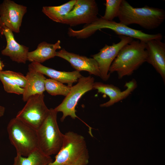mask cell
<instances>
[{"label": "cell", "mask_w": 165, "mask_h": 165, "mask_svg": "<svg viewBox=\"0 0 165 165\" xmlns=\"http://www.w3.org/2000/svg\"><path fill=\"white\" fill-rule=\"evenodd\" d=\"M117 17L120 23L126 26L137 24L146 29L157 28L164 22L165 11L162 9L146 5L135 8L122 0Z\"/></svg>", "instance_id": "obj_1"}, {"label": "cell", "mask_w": 165, "mask_h": 165, "mask_svg": "<svg viewBox=\"0 0 165 165\" xmlns=\"http://www.w3.org/2000/svg\"><path fill=\"white\" fill-rule=\"evenodd\" d=\"M146 57L145 42L133 40L120 50L110 67L109 73L116 72L119 79L130 75L146 62Z\"/></svg>", "instance_id": "obj_2"}, {"label": "cell", "mask_w": 165, "mask_h": 165, "mask_svg": "<svg viewBox=\"0 0 165 165\" xmlns=\"http://www.w3.org/2000/svg\"><path fill=\"white\" fill-rule=\"evenodd\" d=\"M89 155L86 143L82 135L73 131L63 134L62 146L49 165H87Z\"/></svg>", "instance_id": "obj_3"}, {"label": "cell", "mask_w": 165, "mask_h": 165, "mask_svg": "<svg viewBox=\"0 0 165 165\" xmlns=\"http://www.w3.org/2000/svg\"><path fill=\"white\" fill-rule=\"evenodd\" d=\"M103 28L109 29L119 35L129 37L145 42L152 39H162L163 37L160 33L155 34H147L141 30L130 28L120 22L105 20L101 17L98 18L91 24L86 25L80 30H74L70 28L68 34L70 37H76L78 39H84L90 37L98 30Z\"/></svg>", "instance_id": "obj_4"}, {"label": "cell", "mask_w": 165, "mask_h": 165, "mask_svg": "<svg viewBox=\"0 0 165 165\" xmlns=\"http://www.w3.org/2000/svg\"><path fill=\"white\" fill-rule=\"evenodd\" d=\"M7 130L17 154L27 157L38 148L37 130L16 117L9 121Z\"/></svg>", "instance_id": "obj_5"}, {"label": "cell", "mask_w": 165, "mask_h": 165, "mask_svg": "<svg viewBox=\"0 0 165 165\" xmlns=\"http://www.w3.org/2000/svg\"><path fill=\"white\" fill-rule=\"evenodd\" d=\"M57 112L54 108L49 109L46 119L37 129L38 148L50 156L57 153L63 142V134L57 121Z\"/></svg>", "instance_id": "obj_6"}, {"label": "cell", "mask_w": 165, "mask_h": 165, "mask_svg": "<svg viewBox=\"0 0 165 165\" xmlns=\"http://www.w3.org/2000/svg\"><path fill=\"white\" fill-rule=\"evenodd\" d=\"M94 79L89 76H82L77 83L71 87L68 94L65 97L62 102L54 109L57 112H61L62 116L61 118L63 122L68 116L75 119L79 118L76 114L75 108L79 100L82 96L88 91L94 89Z\"/></svg>", "instance_id": "obj_7"}, {"label": "cell", "mask_w": 165, "mask_h": 165, "mask_svg": "<svg viewBox=\"0 0 165 165\" xmlns=\"http://www.w3.org/2000/svg\"><path fill=\"white\" fill-rule=\"evenodd\" d=\"M44 95L31 96L16 117L37 130L46 117L49 111L44 101Z\"/></svg>", "instance_id": "obj_8"}, {"label": "cell", "mask_w": 165, "mask_h": 165, "mask_svg": "<svg viewBox=\"0 0 165 165\" xmlns=\"http://www.w3.org/2000/svg\"><path fill=\"white\" fill-rule=\"evenodd\" d=\"M98 8L94 0H77L72 10L64 17L61 23L74 26L90 24L98 17Z\"/></svg>", "instance_id": "obj_9"}, {"label": "cell", "mask_w": 165, "mask_h": 165, "mask_svg": "<svg viewBox=\"0 0 165 165\" xmlns=\"http://www.w3.org/2000/svg\"><path fill=\"white\" fill-rule=\"evenodd\" d=\"M119 37L120 39L119 42L113 43L111 45L106 44L98 53L91 56L98 64L100 77L104 81L109 78L110 67L120 50L134 40L131 37L123 35H119Z\"/></svg>", "instance_id": "obj_10"}, {"label": "cell", "mask_w": 165, "mask_h": 165, "mask_svg": "<svg viewBox=\"0 0 165 165\" xmlns=\"http://www.w3.org/2000/svg\"><path fill=\"white\" fill-rule=\"evenodd\" d=\"M27 7L10 0H4L0 4V16L5 26L13 32H20L23 18Z\"/></svg>", "instance_id": "obj_11"}, {"label": "cell", "mask_w": 165, "mask_h": 165, "mask_svg": "<svg viewBox=\"0 0 165 165\" xmlns=\"http://www.w3.org/2000/svg\"><path fill=\"white\" fill-rule=\"evenodd\" d=\"M126 89L121 91L118 87L112 84H106L101 82H94L93 88L97 90L99 93L108 96L109 100L100 105L101 107H108L127 97L137 87L136 80L133 79L126 83Z\"/></svg>", "instance_id": "obj_12"}, {"label": "cell", "mask_w": 165, "mask_h": 165, "mask_svg": "<svg viewBox=\"0 0 165 165\" xmlns=\"http://www.w3.org/2000/svg\"><path fill=\"white\" fill-rule=\"evenodd\" d=\"M160 39H152L145 42L146 62L152 66L165 81V44Z\"/></svg>", "instance_id": "obj_13"}, {"label": "cell", "mask_w": 165, "mask_h": 165, "mask_svg": "<svg viewBox=\"0 0 165 165\" xmlns=\"http://www.w3.org/2000/svg\"><path fill=\"white\" fill-rule=\"evenodd\" d=\"M56 56L63 58L68 62L76 71H85L100 77V72L98 64L93 57H88L66 51L64 49L57 51Z\"/></svg>", "instance_id": "obj_14"}, {"label": "cell", "mask_w": 165, "mask_h": 165, "mask_svg": "<svg viewBox=\"0 0 165 165\" xmlns=\"http://www.w3.org/2000/svg\"><path fill=\"white\" fill-rule=\"evenodd\" d=\"M2 35L5 36L7 43L5 48L1 51L2 54L17 63L25 64L28 61L29 48L18 43L15 39L13 32L4 26Z\"/></svg>", "instance_id": "obj_15"}, {"label": "cell", "mask_w": 165, "mask_h": 165, "mask_svg": "<svg viewBox=\"0 0 165 165\" xmlns=\"http://www.w3.org/2000/svg\"><path fill=\"white\" fill-rule=\"evenodd\" d=\"M28 67L47 76L51 79L63 83H66L70 87L82 76L79 72L76 70L71 72L58 71L35 62H32Z\"/></svg>", "instance_id": "obj_16"}, {"label": "cell", "mask_w": 165, "mask_h": 165, "mask_svg": "<svg viewBox=\"0 0 165 165\" xmlns=\"http://www.w3.org/2000/svg\"><path fill=\"white\" fill-rule=\"evenodd\" d=\"M25 76L26 83L22 94V99L26 102L31 96L43 94L45 90V81L46 79L44 75L38 72L28 68Z\"/></svg>", "instance_id": "obj_17"}, {"label": "cell", "mask_w": 165, "mask_h": 165, "mask_svg": "<svg viewBox=\"0 0 165 165\" xmlns=\"http://www.w3.org/2000/svg\"><path fill=\"white\" fill-rule=\"evenodd\" d=\"M61 42L58 40L54 44L43 42L38 45L35 50L29 52L28 54V61L39 63L56 56L57 49L61 48Z\"/></svg>", "instance_id": "obj_18"}, {"label": "cell", "mask_w": 165, "mask_h": 165, "mask_svg": "<svg viewBox=\"0 0 165 165\" xmlns=\"http://www.w3.org/2000/svg\"><path fill=\"white\" fill-rule=\"evenodd\" d=\"M53 161L51 156L46 155L38 148L27 157L16 154L13 165H49Z\"/></svg>", "instance_id": "obj_19"}, {"label": "cell", "mask_w": 165, "mask_h": 165, "mask_svg": "<svg viewBox=\"0 0 165 165\" xmlns=\"http://www.w3.org/2000/svg\"><path fill=\"white\" fill-rule=\"evenodd\" d=\"M77 0H71L62 5L57 6H44L42 11L53 21L61 23L65 16L73 9Z\"/></svg>", "instance_id": "obj_20"}, {"label": "cell", "mask_w": 165, "mask_h": 165, "mask_svg": "<svg viewBox=\"0 0 165 165\" xmlns=\"http://www.w3.org/2000/svg\"><path fill=\"white\" fill-rule=\"evenodd\" d=\"M45 90L52 96L61 95L66 96L69 93L71 87L51 79H46L45 81Z\"/></svg>", "instance_id": "obj_21"}, {"label": "cell", "mask_w": 165, "mask_h": 165, "mask_svg": "<svg viewBox=\"0 0 165 165\" xmlns=\"http://www.w3.org/2000/svg\"><path fill=\"white\" fill-rule=\"evenodd\" d=\"M122 0H106L105 5V10L104 15L101 17L108 21H112L117 17Z\"/></svg>", "instance_id": "obj_22"}, {"label": "cell", "mask_w": 165, "mask_h": 165, "mask_svg": "<svg viewBox=\"0 0 165 165\" xmlns=\"http://www.w3.org/2000/svg\"><path fill=\"white\" fill-rule=\"evenodd\" d=\"M0 80L2 83L4 90L7 93L23 94L24 89L17 86L3 70L0 71Z\"/></svg>", "instance_id": "obj_23"}, {"label": "cell", "mask_w": 165, "mask_h": 165, "mask_svg": "<svg viewBox=\"0 0 165 165\" xmlns=\"http://www.w3.org/2000/svg\"><path fill=\"white\" fill-rule=\"evenodd\" d=\"M4 73L18 86L24 88L26 83V78L21 73L10 70L3 71Z\"/></svg>", "instance_id": "obj_24"}, {"label": "cell", "mask_w": 165, "mask_h": 165, "mask_svg": "<svg viewBox=\"0 0 165 165\" xmlns=\"http://www.w3.org/2000/svg\"><path fill=\"white\" fill-rule=\"evenodd\" d=\"M5 110V108L4 107L0 106V117L4 115Z\"/></svg>", "instance_id": "obj_25"}, {"label": "cell", "mask_w": 165, "mask_h": 165, "mask_svg": "<svg viewBox=\"0 0 165 165\" xmlns=\"http://www.w3.org/2000/svg\"><path fill=\"white\" fill-rule=\"evenodd\" d=\"M4 25L2 21L0 16V34L2 35L3 29V28Z\"/></svg>", "instance_id": "obj_26"}, {"label": "cell", "mask_w": 165, "mask_h": 165, "mask_svg": "<svg viewBox=\"0 0 165 165\" xmlns=\"http://www.w3.org/2000/svg\"><path fill=\"white\" fill-rule=\"evenodd\" d=\"M4 67V64L3 62L0 59V71H2Z\"/></svg>", "instance_id": "obj_27"}]
</instances>
